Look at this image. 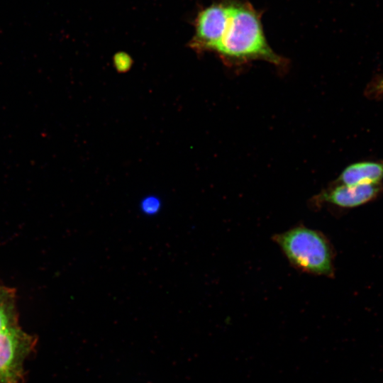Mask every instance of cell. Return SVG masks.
Masks as SVG:
<instances>
[{
    "label": "cell",
    "mask_w": 383,
    "mask_h": 383,
    "mask_svg": "<svg viewBox=\"0 0 383 383\" xmlns=\"http://www.w3.org/2000/svg\"><path fill=\"white\" fill-rule=\"evenodd\" d=\"M228 65L260 60L284 66L285 60L273 51L264 33L261 13L248 1L229 0V15L216 50Z\"/></svg>",
    "instance_id": "cell-1"
},
{
    "label": "cell",
    "mask_w": 383,
    "mask_h": 383,
    "mask_svg": "<svg viewBox=\"0 0 383 383\" xmlns=\"http://www.w3.org/2000/svg\"><path fill=\"white\" fill-rule=\"evenodd\" d=\"M272 240L296 270L317 276L334 275L333 250L321 232L297 226L274 235Z\"/></svg>",
    "instance_id": "cell-2"
},
{
    "label": "cell",
    "mask_w": 383,
    "mask_h": 383,
    "mask_svg": "<svg viewBox=\"0 0 383 383\" xmlns=\"http://www.w3.org/2000/svg\"><path fill=\"white\" fill-rule=\"evenodd\" d=\"M34 344V338L18 326L0 332V383H21L23 362Z\"/></svg>",
    "instance_id": "cell-3"
},
{
    "label": "cell",
    "mask_w": 383,
    "mask_h": 383,
    "mask_svg": "<svg viewBox=\"0 0 383 383\" xmlns=\"http://www.w3.org/2000/svg\"><path fill=\"white\" fill-rule=\"evenodd\" d=\"M228 15L229 0L214 3L201 10L196 18L192 47L197 51L216 52L224 33Z\"/></svg>",
    "instance_id": "cell-4"
},
{
    "label": "cell",
    "mask_w": 383,
    "mask_h": 383,
    "mask_svg": "<svg viewBox=\"0 0 383 383\" xmlns=\"http://www.w3.org/2000/svg\"><path fill=\"white\" fill-rule=\"evenodd\" d=\"M382 189L380 183L351 186L335 183L316 196L315 202L328 203L340 208H354L374 199Z\"/></svg>",
    "instance_id": "cell-5"
},
{
    "label": "cell",
    "mask_w": 383,
    "mask_h": 383,
    "mask_svg": "<svg viewBox=\"0 0 383 383\" xmlns=\"http://www.w3.org/2000/svg\"><path fill=\"white\" fill-rule=\"evenodd\" d=\"M383 179V162L362 161L346 167L335 183L345 185L378 184Z\"/></svg>",
    "instance_id": "cell-6"
},
{
    "label": "cell",
    "mask_w": 383,
    "mask_h": 383,
    "mask_svg": "<svg viewBox=\"0 0 383 383\" xmlns=\"http://www.w3.org/2000/svg\"><path fill=\"white\" fill-rule=\"evenodd\" d=\"M16 326L18 324L15 292L0 284V332Z\"/></svg>",
    "instance_id": "cell-7"
},
{
    "label": "cell",
    "mask_w": 383,
    "mask_h": 383,
    "mask_svg": "<svg viewBox=\"0 0 383 383\" xmlns=\"http://www.w3.org/2000/svg\"><path fill=\"white\" fill-rule=\"evenodd\" d=\"M365 95L372 99H377L383 96V74L372 78L365 88Z\"/></svg>",
    "instance_id": "cell-8"
},
{
    "label": "cell",
    "mask_w": 383,
    "mask_h": 383,
    "mask_svg": "<svg viewBox=\"0 0 383 383\" xmlns=\"http://www.w3.org/2000/svg\"><path fill=\"white\" fill-rule=\"evenodd\" d=\"M160 208V201L154 196H149L141 202L142 211L147 214H154Z\"/></svg>",
    "instance_id": "cell-9"
},
{
    "label": "cell",
    "mask_w": 383,
    "mask_h": 383,
    "mask_svg": "<svg viewBox=\"0 0 383 383\" xmlns=\"http://www.w3.org/2000/svg\"><path fill=\"white\" fill-rule=\"evenodd\" d=\"M114 65L119 72H126L128 70L131 66V57L124 53L119 52L114 56Z\"/></svg>",
    "instance_id": "cell-10"
}]
</instances>
